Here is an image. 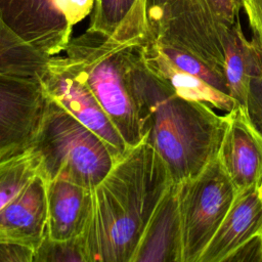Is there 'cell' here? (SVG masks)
Masks as SVG:
<instances>
[{"mask_svg": "<svg viewBox=\"0 0 262 262\" xmlns=\"http://www.w3.org/2000/svg\"><path fill=\"white\" fill-rule=\"evenodd\" d=\"M173 183L146 141L128 149L92 188L91 211L80 236L85 262H131L143 231Z\"/></svg>", "mask_w": 262, "mask_h": 262, "instance_id": "6da1fadb", "label": "cell"}, {"mask_svg": "<svg viewBox=\"0 0 262 262\" xmlns=\"http://www.w3.org/2000/svg\"><path fill=\"white\" fill-rule=\"evenodd\" d=\"M131 84L142 140L165 161L173 182L198 175L218 156L226 117L214 107L178 96L152 75L139 54L131 70Z\"/></svg>", "mask_w": 262, "mask_h": 262, "instance_id": "7a4b0ae2", "label": "cell"}, {"mask_svg": "<svg viewBox=\"0 0 262 262\" xmlns=\"http://www.w3.org/2000/svg\"><path fill=\"white\" fill-rule=\"evenodd\" d=\"M139 46L86 30L72 38L64 49L129 148L142 141L131 84Z\"/></svg>", "mask_w": 262, "mask_h": 262, "instance_id": "3957f363", "label": "cell"}, {"mask_svg": "<svg viewBox=\"0 0 262 262\" xmlns=\"http://www.w3.org/2000/svg\"><path fill=\"white\" fill-rule=\"evenodd\" d=\"M147 40L185 50L223 71L224 47L242 0H145Z\"/></svg>", "mask_w": 262, "mask_h": 262, "instance_id": "277c9868", "label": "cell"}, {"mask_svg": "<svg viewBox=\"0 0 262 262\" xmlns=\"http://www.w3.org/2000/svg\"><path fill=\"white\" fill-rule=\"evenodd\" d=\"M33 146L45 181L60 178L92 189L117 162L98 135L49 96Z\"/></svg>", "mask_w": 262, "mask_h": 262, "instance_id": "5b68a950", "label": "cell"}, {"mask_svg": "<svg viewBox=\"0 0 262 262\" xmlns=\"http://www.w3.org/2000/svg\"><path fill=\"white\" fill-rule=\"evenodd\" d=\"M176 184L181 262H198L226 216L236 189L218 156L198 175Z\"/></svg>", "mask_w": 262, "mask_h": 262, "instance_id": "8992f818", "label": "cell"}, {"mask_svg": "<svg viewBox=\"0 0 262 262\" xmlns=\"http://www.w3.org/2000/svg\"><path fill=\"white\" fill-rule=\"evenodd\" d=\"M95 0H0V18L21 40L46 56L64 51L75 25Z\"/></svg>", "mask_w": 262, "mask_h": 262, "instance_id": "52a82bcc", "label": "cell"}, {"mask_svg": "<svg viewBox=\"0 0 262 262\" xmlns=\"http://www.w3.org/2000/svg\"><path fill=\"white\" fill-rule=\"evenodd\" d=\"M39 79L46 95L98 135L117 161L128 151L121 134L67 56H50Z\"/></svg>", "mask_w": 262, "mask_h": 262, "instance_id": "ba28073f", "label": "cell"}, {"mask_svg": "<svg viewBox=\"0 0 262 262\" xmlns=\"http://www.w3.org/2000/svg\"><path fill=\"white\" fill-rule=\"evenodd\" d=\"M46 102L38 77L0 73V158L33 145Z\"/></svg>", "mask_w": 262, "mask_h": 262, "instance_id": "9c48e42d", "label": "cell"}, {"mask_svg": "<svg viewBox=\"0 0 262 262\" xmlns=\"http://www.w3.org/2000/svg\"><path fill=\"white\" fill-rule=\"evenodd\" d=\"M225 117L227 123L218 158L236 191L258 186L262 181V134L247 108L235 106Z\"/></svg>", "mask_w": 262, "mask_h": 262, "instance_id": "30bf717a", "label": "cell"}, {"mask_svg": "<svg viewBox=\"0 0 262 262\" xmlns=\"http://www.w3.org/2000/svg\"><path fill=\"white\" fill-rule=\"evenodd\" d=\"M262 226V199L259 187L236 191L220 226L198 262H228L246 244L259 236Z\"/></svg>", "mask_w": 262, "mask_h": 262, "instance_id": "8fae6325", "label": "cell"}, {"mask_svg": "<svg viewBox=\"0 0 262 262\" xmlns=\"http://www.w3.org/2000/svg\"><path fill=\"white\" fill-rule=\"evenodd\" d=\"M46 233V181L37 174L0 210V243H16L36 250Z\"/></svg>", "mask_w": 262, "mask_h": 262, "instance_id": "7c38bea8", "label": "cell"}, {"mask_svg": "<svg viewBox=\"0 0 262 262\" xmlns=\"http://www.w3.org/2000/svg\"><path fill=\"white\" fill-rule=\"evenodd\" d=\"M131 262H181V222L175 182L156 208Z\"/></svg>", "mask_w": 262, "mask_h": 262, "instance_id": "4fadbf2b", "label": "cell"}, {"mask_svg": "<svg viewBox=\"0 0 262 262\" xmlns=\"http://www.w3.org/2000/svg\"><path fill=\"white\" fill-rule=\"evenodd\" d=\"M47 233L64 241L82 235L91 211L92 189L55 178L46 181Z\"/></svg>", "mask_w": 262, "mask_h": 262, "instance_id": "5bb4252c", "label": "cell"}, {"mask_svg": "<svg viewBox=\"0 0 262 262\" xmlns=\"http://www.w3.org/2000/svg\"><path fill=\"white\" fill-rule=\"evenodd\" d=\"M140 54L145 68L166 83L178 96L205 102L225 113L236 106L229 94L216 89L202 78L175 64L155 41L147 40L141 44Z\"/></svg>", "mask_w": 262, "mask_h": 262, "instance_id": "9a60e30c", "label": "cell"}, {"mask_svg": "<svg viewBox=\"0 0 262 262\" xmlns=\"http://www.w3.org/2000/svg\"><path fill=\"white\" fill-rule=\"evenodd\" d=\"M261 69L262 44L255 36L246 38L238 18L228 34L223 62L228 94L236 106L247 108L251 81Z\"/></svg>", "mask_w": 262, "mask_h": 262, "instance_id": "2e32d148", "label": "cell"}, {"mask_svg": "<svg viewBox=\"0 0 262 262\" xmlns=\"http://www.w3.org/2000/svg\"><path fill=\"white\" fill-rule=\"evenodd\" d=\"M145 0H95L87 30L120 43L143 44L147 39Z\"/></svg>", "mask_w": 262, "mask_h": 262, "instance_id": "e0dca14e", "label": "cell"}, {"mask_svg": "<svg viewBox=\"0 0 262 262\" xmlns=\"http://www.w3.org/2000/svg\"><path fill=\"white\" fill-rule=\"evenodd\" d=\"M48 58L21 40L0 18V73L40 78Z\"/></svg>", "mask_w": 262, "mask_h": 262, "instance_id": "ac0fdd59", "label": "cell"}, {"mask_svg": "<svg viewBox=\"0 0 262 262\" xmlns=\"http://www.w3.org/2000/svg\"><path fill=\"white\" fill-rule=\"evenodd\" d=\"M40 165V155L33 145L0 158V210L39 174Z\"/></svg>", "mask_w": 262, "mask_h": 262, "instance_id": "d6986e66", "label": "cell"}, {"mask_svg": "<svg viewBox=\"0 0 262 262\" xmlns=\"http://www.w3.org/2000/svg\"><path fill=\"white\" fill-rule=\"evenodd\" d=\"M34 262H85L80 236L58 241L46 235L35 250Z\"/></svg>", "mask_w": 262, "mask_h": 262, "instance_id": "ffe728a7", "label": "cell"}, {"mask_svg": "<svg viewBox=\"0 0 262 262\" xmlns=\"http://www.w3.org/2000/svg\"><path fill=\"white\" fill-rule=\"evenodd\" d=\"M247 112L252 123L262 134V69L251 81Z\"/></svg>", "mask_w": 262, "mask_h": 262, "instance_id": "44dd1931", "label": "cell"}, {"mask_svg": "<svg viewBox=\"0 0 262 262\" xmlns=\"http://www.w3.org/2000/svg\"><path fill=\"white\" fill-rule=\"evenodd\" d=\"M35 250L16 243H0V262H34Z\"/></svg>", "mask_w": 262, "mask_h": 262, "instance_id": "7402d4cb", "label": "cell"}, {"mask_svg": "<svg viewBox=\"0 0 262 262\" xmlns=\"http://www.w3.org/2000/svg\"><path fill=\"white\" fill-rule=\"evenodd\" d=\"M253 36L262 44V0H242Z\"/></svg>", "mask_w": 262, "mask_h": 262, "instance_id": "603a6c76", "label": "cell"}, {"mask_svg": "<svg viewBox=\"0 0 262 262\" xmlns=\"http://www.w3.org/2000/svg\"><path fill=\"white\" fill-rule=\"evenodd\" d=\"M259 187V192H260V196L262 199V181L260 182V184L258 185ZM259 237H260V241H261V247H262V226H261V229H260V232H259Z\"/></svg>", "mask_w": 262, "mask_h": 262, "instance_id": "cb8c5ba5", "label": "cell"}]
</instances>
